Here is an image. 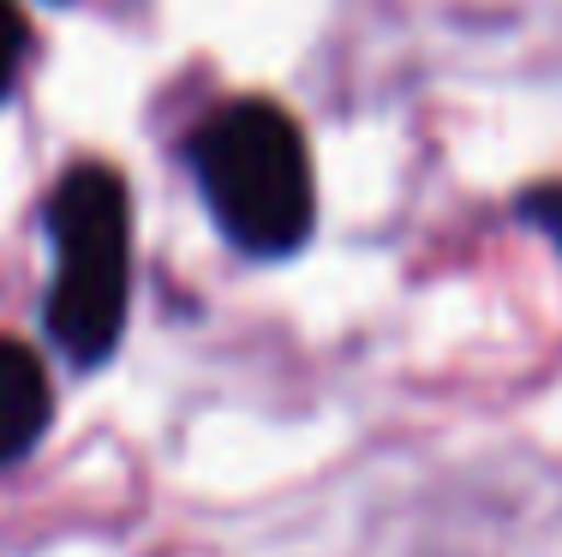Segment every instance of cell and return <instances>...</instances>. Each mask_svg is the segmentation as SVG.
<instances>
[{
  "label": "cell",
  "instance_id": "7a4b0ae2",
  "mask_svg": "<svg viewBox=\"0 0 562 557\" xmlns=\"http://www.w3.org/2000/svg\"><path fill=\"white\" fill-rule=\"evenodd\" d=\"M48 246H55V282L43 300L48 342L78 371L114 360L132 307V204L126 180L109 163L66 168L48 192Z\"/></svg>",
  "mask_w": 562,
  "mask_h": 557
},
{
  "label": "cell",
  "instance_id": "6da1fadb",
  "mask_svg": "<svg viewBox=\"0 0 562 557\" xmlns=\"http://www.w3.org/2000/svg\"><path fill=\"white\" fill-rule=\"evenodd\" d=\"M192 180L222 241L246 258H293L317 229V180L305 132L263 97L222 102L186 144Z\"/></svg>",
  "mask_w": 562,
  "mask_h": 557
},
{
  "label": "cell",
  "instance_id": "5b68a950",
  "mask_svg": "<svg viewBox=\"0 0 562 557\" xmlns=\"http://www.w3.org/2000/svg\"><path fill=\"white\" fill-rule=\"evenodd\" d=\"M520 216L532 222V229H544L551 241L562 246V180H551V186H532V192H520Z\"/></svg>",
  "mask_w": 562,
  "mask_h": 557
},
{
  "label": "cell",
  "instance_id": "277c9868",
  "mask_svg": "<svg viewBox=\"0 0 562 557\" xmlns=\"http://www.w3.org/2000/svg\"><path fill=\"white\" fill-rule=\"evenodd\" d=\"M24 43H31L24 12L12 7V0H0V102H7L12 78H19V66H24Z\"/></svg>",
  "mask_w": 562,
  "mask_h": 557
},
{
  "label": "cell",
  "instance_id": "3957f363",
  "mask_svg": "<svg viewBox=\"0 0 562 557\" xmlns=\"http://www.w3.org/2000/svg\"><path fill=\"white\" fill-rule=\"evenodd\" d=\"M48 420H55V390L36 348L19 336H0V468H19L36 444H43Z\"/></svg>",
  "mask_w": 562,
  "mask_h": 557
}]
</instances>
